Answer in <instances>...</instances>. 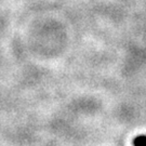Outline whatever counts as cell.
Listing matches in <instances>:
<instances>
[{"label": "cell", "mask_w": 146, "mask_h": 146, "mask_svg": "<svg viewBox=\"0 0 146 146\" xmlns=\"http://www.w3.org/2000/svg\"><path fill=\"white\" fill-rule=\"evenodd\" d=\"M133 146H146V134L137 135L132 141Z\"/></svg>", "instance_id": "1"}]
</instances>
